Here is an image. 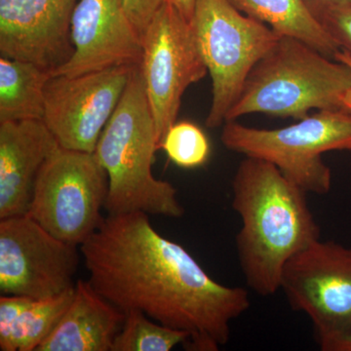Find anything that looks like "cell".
Wrapping results in <instances>:
<instances>
[{"label": "cell", "mask_w": 351, "mask_h": 351, "mask_svg": "<svg viewBox=\"0 0 351 351\" xmlns=\"http://www.w3.org/2000/svg\"><path fill=\"white\" fill-rule=\"evenodd\" d=\"M59 147L43 120L0 122V219L27 215L39 171Z\"/></svg>", "instance_id": "cell-14"}, {"label": "cell", "mask_w": 351, "mask_h": 351, "mask_svg": "<svg viewBox=\"0 0 351 351\" xmlns=\"http://www.w3.org/2000/svg\"><path fill=\"white\" fill-rule=\"evenodd\" d=\"M164 2L165 0H124L126 12L141 36Z\"/></svg>", "instance_id": "cell-22"}, {"label": "cell", "mask_w": 351, "mask_h": 351, "mask_svg": "<svg viewBox=\"0 0 351 351\" xmlns=\"http://www.w3.org/2000/svg\"><path fill=\"white\" fill-rule=\"evenodd\" d=\"M136 66L52 75L46 85L43 120L60 147L94 154Z\"/></svg>", "instance_id": "cell-11"}, {"label": "cell", "mask_w": 351, "mask_h": 351, "mask_svg": "<svg viewBox=\"0 0 351 351\" xmlns=\"http://www.w3.org/2000/svg\"><path fill=\"white\" fill-rule=\"evenodd\" d=\"M80 253L99 294L124 313L137 309L186 332V350L218 351L232 321L250 308L246 289L217 282L143 212L108 215Z\"/></svg>", "instance_id": "cell-1"}, {"label": "cell", "mask_w": 351, "mask_h": 351, "mask_svg": "<svg viewBox=\"0 0 351 351\" xmlns=\"http://www.w3.org/2000/svg\"><path fill=\"white\" fill-rule=\"evenodd\" d=\"M52 73L23 60L0 58V122L43 119Z\"/></svg>", "instance_id": "cell-18"}, {"label": "cell", "mask_w": 351, "mask_h": 351, "mask_svg": "<svg viewBox=\"0 0 351 351\" xmlns=\"http://www.w3.org/2000/svg\"><path fill=\"white\" fill-rule=\"evenodd\" d=\"M73 293L75 287L46 300L1 295L0 350L36 351L66 313Z\"/></svg>", "instance_id": "cell-16"}, {"label": "cell", "mask_w": 351, "mask_h": 351, "mask_svg": "<svg viewBox=\"0 0 351 351\" xmlns=\"http://www.w3.org/2000/svg\"><path fill=\"white\" fill-rule=\"evenodd\" d=\"M125 313L112 351H170L188 341L186 332L160 324L143 311L133 309Z\"/></svg>", "instance_id": "cell-19"}, {"label": "cell", "mask_w": 351, "mask_h": 351, "mask_svg": "<svg viewBox=\"0 0 351 351\" xmlns=\"http://www.w3.org/2000/svg\"><path fill=\"white\" fill-rule=\"evenodd\" d=\"M306 193L274 164L245 156L232 180V209L241 219L237 250L247 286L263 297L280 290L286 263L320 239Z\"/></svg>", "instance_id": "cell-2"}, {"label": "cell", "mask_w": 351, "mask_h": 351, "mask_svg": "<svg viewBox=\"0 0 351 351\" xmlns=\"http://www.w3.org/2000/svg\"><path fill=\"white\" fill-rule=\"evenodd\" d=\"M280 290L313 322L320 348L351 323V247L316 240L286 263Z\"/></svg>", "instance_id": "cell-9"}, {"label": "cell", "mask_w": 351, "mask_h": 351, "mask_svg": "<svg viewBox=\"0 0 351 351\" xmlns=\"http://www.w3.org/2000/svg\"><path fill=\"white\" fill-rule=\"evenodd\" d=\"M351 69L294 38L281 36L255 64L226 117L251 113L301 120L313 110L343 108Z\"/></svg>", "instance_id": "cell-4"}, {"label": "cell", "mask_w": 351, "mask_h": 351, "mask_svg": "<svg viewBox=\"0 0 351 351\" xmlns=\"http://www.w3.org/2000/svg\"><path fill=\"white\" fill-rule=\"evenodd\" d=\"M189 22L212 80L206 126L219 128L239 100L252 69L281 36L228 0H197Z\"/></svg>", "instance_id": "cell-6"}, {"label": "cell", "mask_w": 351, "mask_h": 351, "mask_svg": "<svg viewBox=\"0 0 351 351\" xmlns=\"http://www.w3.org/2000/svg\"><path fill=\"white\" fill-rule=\"evenodd\" d=\"M221 141L228 151L274 164L306 193L326 195L332 172L322 154L351 151V112L346 108L318 110L278 129L253 128L233 120L223 124Z\"/></svg>", "instance_id": "cell-5"}, {"label": "cell", "mask_w": 351, "mask_h": 351, "mask_svg": "<svg viewBox=\"0 0 351 351\" xmlns=\"http://www.w3.org/2000/svg\"><path fill=\"white\" fill-rule=\"evenodd\" d=\"M240 12L269 25L280 36L304 41L335 59L341 50L304 0H228Z\"/></svg>", "instance_id": "cell-17"}, {"label": "cell", "mask_w": 351, "mask_h": 351, "mask_svg": "<svg viewBox=\"0 0 351 351\" xmlns=\"http://www.w3.org/2000/svg\"><path fill=\"white\" fill-rule=\"evenodd\" d=\"M316 18L339 48L351 54V4L329 7Z\"/></svg>", "instance_id": "cell-21"}, {"label": "cell", "mask_w": 351, "mask_h": 351, "mask_svg": "<svg viewBox=\"0 0 351 351\" xmlns=\"http://www.w3.org/2000/svg\"><path fill=\"white\" fill-rule=\"evenodd\" d=\"M314 16L329 7L351 4V0H304Z\"/></svg>", "instance_id": "cell-24"}, {"label": "cell", "mask_w": 351, "mask_h": 351, "mask_svg": "<svg viewBox=\"0 0 351 351\" xmlns=\"http://www.w3.org/2000/svg\"><path fill=\"white\" fill-rule=\"evenodd\" d=\"M77 0H0V54L56 71L73 56Z\"/></svg>", "instance_id": "cell-13"}, {"label": "cell", "mask_w": 351, "mask_h": 351, "mask_svg": "<svg viewBox=\"0 0 351 351\" xmlns=\"http://www.w3.org/2000/svg\"><path fill=\"white\" fill-rule=\"evenodd\" d=\"M77 247L57 239L29 215L0 219V293L46 300L75 287Z\"/></svg>", "instance_id": "cell-10"}, {"label": "cell", "mask_w": 351, "mask_h": 351, "mask_svg": "<svg viewBox=\"0 0 351 351\" xmlns=\"http://www.w3.org/2000/svg\"><path fill=\"white\" fill-rule=\"evenodd\" d=\"M323 351H351V323L345 331L320 348Z\"/></svg>", "instance_id": "cell-23"}, {"label": "cell", "mask_w": 351, "mask_h": 351, "mask_svg": "<svg viewBox=\"0 0 351 351\" xmlns=\"http://www.w3.org/2000/svg\"><path fill=\"white\" fill-rule=\"evenodd\" d=\"M158 149L184 169L201 167L209 159L211 147L206 134L193 122H176L166 132Z\"/></svg>", "instance_id": "cell-20"}, {"label": "cell", "mask_w": 351, "mask_h": 351, "mask_svg": "<svg viewBox=\"0 0 351 351\" xmlns=\"http://www.w3.org/2000/svg\"><path fill=\"white\" fill-rule=\"evenodd\" d=\"M108 193V175L95 154L60 147L39 171L27 215L80 247L103 223Z\"/></svg>", "instance_id": "cell-7"}, {"label": "cell", "mask_w": 351, "mask_h": 351, "mask_svg": "<svg viewBox=\"0 0 351 351\" xmlns=\"http://www.w3.org/2000/svg\"><path fill=\"white\" fill-rule=\"evenodd\" d=\"M335 60L348 64L351 69V54L350 52H348V51L343 49L339 50V52L335 55ZM341 104H343V108H346V110L351 112V86L350 89L346 91V93L343 95V99H341Z\"/></svg>", "instance_id": "cell-25"}, {"label": "cell", "mask_w": 351, "mask_h": 351, "mask_svg": "<svg viewBox=\"0 0 351 351\" xmlns=\"http://www.w3.org/2000/svg\"><path fill=\"white\" fill-rule=\"evenodd\" d=\"M165 1L172 4L186 20L191 21L193 12H195V7L197 0H165Z\"/></svg>", "instance_id": "cell-26"}, {"label": "cell", "mask_w": 351, "mask_h": 351, "mask_svg": "<svg viewBox=\"0 0 351 351\" xmlns=\"http://www.w3.org/2000/svg\"><path fill=\"white\" fill-rule=\"evenodd\" d=\"M157 151L156 122L138 64L94 152L108 178V215L184 216L175 186L152 174Z\"/></svg>", "instance_id": "cell-3"}, {"label": "cell", "mask_w": 351, "mask_h": 351, "mask_svg": "<svg viewBox=\"0 0 351 351\" xmlns=\"http://www.w3.org/2000/svg\"><path fill=\"white\" fill-rule=\"evenodd\" d=\"M125 317L89 281L80 279L68 309L36 351H112Z\"/></svg>", "instance_id": "cell-15"}, {"label": "cell", "mask_w": 351, "mask_h": 351, "mask_svg": "<svg viewBox=\"0 0 351 351\" xmlns=\"http://www.w3.org/2000/svg\"><path fill=\"white\" fill-rule=\"evenodd\" d=\"M71 36L73 56L52 75L77 76L142 62V36L124 0H77Z\"/></svg>", "instance_id": "cell-12"}, {"label": "cell", "mask_w": 351, "mask_h": 351, "mask_svg": "<svg viewBox=\"0 0 351 351\" xmlns=\"http://www.w3.org/2000/svg\"><path fill=\"white\" fill-rule=\"evenodd\" d=\"M140 69L157 140L177 122L182 98L208 73L191 22L164 2L142 34Z\"/></svg>", "instance_id": "cell-8"}]
</instances>
